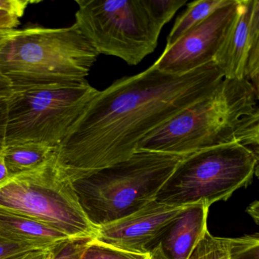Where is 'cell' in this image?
<instances>
[{
  "label": "cell",
  "mask_w": 259,
  "mask_h": 259,
  "mask_svg": "<svg viewBox=\"0 0 259 259\" xmlns=\"http://www.w3.org/2000/svg\"><path fill=\"white\" fill-rule=\"evenodd\" d=\"M224 79L213 62L184 75L154 65L98 92L63 142L57 160L73 183L126 160L140 142Z\"/></svg>",
  "instance_id": "1"
},
{
  "label": "cell",
  "mask_w": 259,
  "mask_h": 259,
  "mask_svg": "<svg viewBox=\"0 0 259 259\" xmlns=\"http://www.w3.org/2000/svg\"><path fill=\"white\" fill-rule=\"evenodd\" d=\"M257 100L258 90L249 81L224 78L211 93L150 133L137 151L189 155L233 142L258 151Z\"/></svg>",
  "instance_id": "2"
},
{
  "label": "cell",
  "mask_w": 259,
  "mask_h": 259,
  "mask_svg": "<svg viewBox=\"0 0 259 259\" xmlns=\"http://www.w3.org/2000/svg\"><path fill=\"white\" fill-rule=\"evenodd\" d=\"M98 51L75 24L70 27L16 29L0 50V74L14 91L81 84Z\"/></svg>",
  "instance_id": "3"
},
{
  "label": "cell",
  "mask_w": 259,
  "mask_h": 259,
  "mask_svg": "<svg viewBox=\"0 0 259 259\" xmlns=\"http://www.w3.org/2000/svg\"><path fill=\"white\" fill-rule=\"evenodd\" d=\"M185 156L137 151L126 160L75 182L84 212L100 227L140 210L155 200Z\"/></svg>",
  "instance_id": "4"
},
{
  "label": "cell",
  "mask_w": 259,
  "mask_h": 259,
  "mask_svg": "<svg viewBox=\"0 0 259 259\" xmlns=\"http://www.w3.org/2000/svg\"><path fill=\"white\" fill-rule=\"evenodd\" d=\"M258 151L237 142L186 155L160 188L155 201L168 205L210 207L246 187L258 171Z\"/></svg>",
  "instance_id": "5"
},
{
  "label": "cell",
  "mask_w": 259,
  "mask_h": 259,
  "mask_svg": "<svg viewBox=\"0 0 259 259\" xmlns=\"http://www.w3.org/2000/svg\"><path fill=\"white\" fill-rule=\"evenodd\" d=\"M0 208L41 221L70 239H92L98 232L80 203L73 182L57 152L37 169L0 184Z\"/></svg>",
  "instance_id": "6"
},
{
  "label": "cell",
  "mask_w": 259,
  "mask_h": 259,
  "mask_svg": "<svg viewBox=\"0 0 259 259\" xmlns=\"http://www.w3.org/2000/svg\"><path fill=\"white\" fill-rule=\"evenodd\" d=\"M98 92L88 81L14 91L7 97L5 146L36 142L56 148Z\"/></svg>",
  "instance_id": "7"
},
{
  "label": "cell",
  "mask_w": 259,
  "mask_h": 259,
  "mask_svg": "<svg viewBox=\"0 0 259 259\" xmlns=\"http://www.w3.org/2000/svg\"><path fill=\"white\" fill-rule=\"evenodd\" d=\"M75 25L99 54L140 63L157 46L161 27L144 0H77Z\"/></svg>",
  "instance_id": "8"
},
{
  "label": "cell",
  "mask_w": 259,
  "mask_h": 259,
  "mask_svg": "<svg viewBox=\"0 0 259 259\" xmlns=\"http://www.w3.org/2000/svg\"><path fill=\"white\" fill-rule=\"evenodd\" d=\"M238 7L239 0H232L215 10L172 47L166 48L154 66L165 73L184 75L213 62L234 22Z\"/></svg>",
  "instance_id": "9"
},
{
  "label": "cell",
  "mask_w": 259,
  "mask_h": 259,
  "mask_svg": "<svg viewBox=\"0 0 259 259\" xmlns=\"http://www.w3.org/2000/svg\"><path fill=\"white\" fill-rule=\"evenodd\" d=\"M187 207L168 205L154 200L132 214L98 227L95 239L127 252L150 254Z\"/></svg>",
  "instance_id": "10"
},
{
  "label": "cell",
  "mask_w": 259,
  "mask_h": 259,
  "mask_svg": "<svg viewBox=\"0 0 259 259\" xmlns=\"http://www.w3.org/2000/svg\"><path fill=\"white\" fill-rule=\"evenodd\" d=\"M213 62L224 78L247 80L258 90L259 1L239 0L234 22Z\"/></svg>",
  "instance_id": "11"
},
{
  "label": "cell",
  "mask_w": 259,
  "mask_h": 259,
  "mask_svg": "<svg viewBox=\"0 0 259 259\" xmlns=\"http://www.w3.org/2000/svg\"><path fill=\"white\" fill-rule=\"evenodd\" d=\"M209 207L189 205L169 227L160 245L168 259H188L207 231Z\"/></svg>",
  "instance_id": "12"
},
{
  "label": "cell",
  "mask_w": 259,
  "mask_h": 259,
  "mask_svg": "<svg viewBox=\"0 0 259 259\" xmlns=\"http://www.w3.org/2000/svg\"><path fill=\"white\" fill-rule=\"evenodd\" d=\"M0 237L45 250L55 249L72 239L41 221L3 208H0Z\"/></svg>",
  "instance_id": "13"
},
{
  "label": "cell",
  "mask_w": 259,
  "mask_h": 259,
  "mask_svg": "<svg viewBox=\"0 0 259 259\" xmlns=\"http://www.w3.org/2000/svg\"><path fill=\"white\" fill-rule=\"evenodd\" d=\"M56 148L46 144L26 142L5 146L2 155L11 177L45 164L54 155Z\"/></svg>",
  "instance_id": "14"
},
{
  "label": "cell",
  "mask_w": 259,
  "mask_h": 259,
  "mask_svg": "<svg viewBox=\"0 0 259 259\" xmlns=\"http://www.w3.org/2000/svg\"><path fill=\"white\" fill-rule=\"evenodd\" d=\"M232 0H196L188 4L187 9L176 21L167 37L166 48L172 47L186 32L201 23L215 10L230 4Z\"/></svg>",
  "instance_id": "15"
},
{
  "label": "cell",
  "mask_w": 259,
  "mask_h": 259,
  "mask_svg": "<svg viewBox=\"0 0 259 259\" xmlns=\"http://www.w3.org/2000/svg\"><path fill=\"white\" fill-rule=\"evenodd\" d=\"M229 248L230 239L212 236L207 230L188 259H229Z\"/></svg>",
  "instance_id": "16"
},
{
  "label": "cell",
  "mask_w": 259,
  "mask_h": 259,
  "mask_svg": "<svg viewBox=\"0 0 259 259\" xmlns=\"http://www.w3.org/2000/svg\"><path fill=\"white\" fill-rule=\"evenodd\" d=\"M149 254L127 252L93 239L83 251L79 259H148Z\"/></svg>",
  "instance_id": "17"
},
{
  "label": "cell",
  "mask_w": 259,
  "mask_h": 259,
  "mask_svg": "<svg viewBox=\"0 0 259 259\" xmlns=\"http://www.w3.org/2000/svg\"><path fill=\"white\" fill-rule=\"evenodd\" d=\"M186 3V0H144L148 13L162 28Z\"/></svg>",
  "instance_id": "18"
},
{
  "label": "cell",
  "mask_w": 259,
  "mask_h": 259,
  "mask_svg": "<svg viewBox=\"0 0 259 259\" xmlns=\"http://www.w3.org/2000/svg\"><path fill=\"white\" fill-rule=\"evenodd\" d=\"M229 259H259L258 233L230 239Z\"/></svg>",
  "instance_id": "19"
},
{
  "label": "cell",
  "mask_w": 259,
  "mask_h": 259,
  "mask_svg": "<svg viewBox=\"0 0 259 259\" xmlns=\"http://www.w3.org/2000/svg\"><path fill=\"white\" fill-rule=\"evenodd\" d=\"M92 239H71L54 250L52 259H79Z\"/></svg>",
  "instance_id": "20"
},
{
  "label": "cell",
  "mask_w": 259,
  "mask_h": 259,
  "mask_svg": "<svg viewBox=\"0 0 259 259\" xmlns=\"http://www.w3.org/2000/svg\"><path fill=\"white\" fill-rule=\"evenodd\" d=\"M35 250H45L35 245L30 244L20 243L12 242L4 238L0 237V259L7 258L16 254L35 251Z\"/></svg>",
  "instance_id": "21"
},
{
  "label": "cell",
  "mask_w": 259,
  "mask_h": 259,
  "mask_svg": "<svg viewBox=\"0 0 259 259\" xmlns=\"http://www.w3.org/2000/svg\"><path fill=\"white\" fill-rule=\"evenodd\" d=\"M32 3L28 0H0V10L8 12L20 19L25 14L27 7Z\"/></svg>",
  "instance_id": "22"
},
{
  "label": "cell",
  "mask_w": 259,
  "mask_h": 259,
  "mask_svg": "<svg viewBox=\"0 0 259 259\" xmlns=\"http://www.w3.org/2000/svg\"><path fill=\"white\" fill-rule=\"evenodd\" d=\"M7 120V97L0 98V155L5 148L6 128Z\"/></svg>",
  "instance_id": "23"
},
{
  "label": "cell",
  "mask_w": 259,
  "mask_h": 259,
  "mask_svg": "<svg viewBox=\"0 0 259 259\" xmlns=\"http://www.w3.org/2000/svg\"><path fill=\"white\" fill-rule=\"evenodd\" d=\"M19 25V18L8 12L0 10V28L16 29Z\"/></svg>",
  "instance_id": "24"
},
{
  "label": "cell",
  "mask_w": 259,
  "mask_h": 259,
  "mask_svg": "<svg viewBox=\"0 0 259 259\" xmlns=\"http://www.w3.org/2000/svg\"><path fill=\"white\" fill-rule=\"evenodd\" d=\"M13 89L10 81L0 74V98H7L13 93Z\"/></svg>",
  "instance_id": "25"
},
{
  "label": "cell",
  "mask_w": 259,
  "mask_h": 259,
  "mask_svg": "<svg viewBox=\"0 0 259 259\" xmlns=\"http://www.w3.org/2000/svg\"><path fill=\"white\" fill-rule=\"evenodd\" d=\"M16 29H9V28H0V50L4 48L7 42L15 34Z\"/></svg>",
  "instance_id": "26"
},
{
  "label": "cell",
  "mask_w": 259,
  "mask_h": 259,
  "mask_svg": "<svg viewBox=\"0 0 259 259\" xmlns=\"http://www.w3.org/2000/svg\"><path fill=\"white\" fill-rule=\"evenodd\" d=\"M10 177V174H9L8 169H7L4 156L1 154L0 155V184L5 183Z\"/></svg>",
  "instance_id": "27"
},
{
  "label": "cell",
  "mask_w": 259,
  "mask_h": 259,
  "mask_svg": "<svg viewBox=\"0 0 259 259\" xmlns=\"http://www.w3.org/2000/svg\"><path fill=\"white\" fill-rule=\"evenodd\" d=\"M246 211L248 212L250 216L254 218L256 224H258V201H255L254 202H253L247 208Z\"/></svg>",
  "instance_id": "28"
},
{
  "label": "cell",
  "mask_w": 259,
  "mask_h": 259,
  "mask_svg": "<svg viewBox=\"0 0 259 259\" xmlns=\"http://www.w3.org/2000/svg\"><path fill=\"white\" fill-rule=\"evenodd\" d=\"M148 259H168L162 250L160 244L150 252Z\"/></svg>",
  "instance_id": "29"
},
{
  "label": "cell",
  "mask_w": 259,
  "mask_h": 259,
  "mask_svg": "<svg viewBox=\"0 0 259 259\" xmlns=\"http://www.w3.org/2000/svg\"><path fill=\"white\" fill-rule=\"evenodd\" d=\"M54 250L55 249L46 251L39 259H52L53 256H54Z\"/></svg>",
  "instance_id": "30"
}]
</instances>
